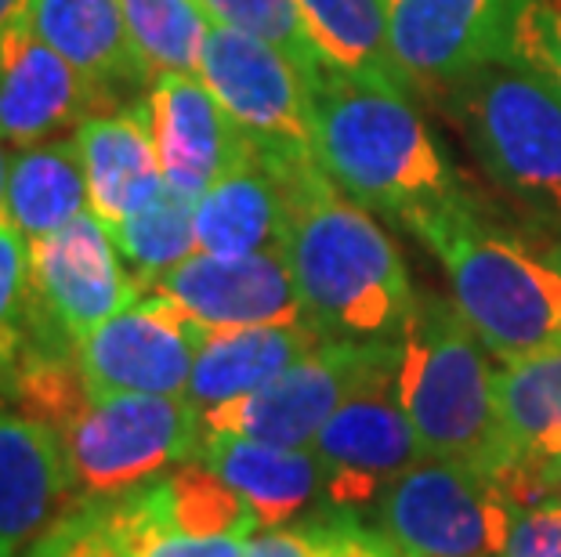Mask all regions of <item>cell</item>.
Instances as JSON below:
<instances>
[{
    "mask_svg": "<svg viewBox=\"0 0 561 557\" xmlns=\"http://www.w3.org/2000/svg\"><path fill=\"white\" fill-rule=\"evenodd\" d=\"M283 260L305 318L333 340H399L416 290L391 235L327 171L290 177Z\"/></svg>",
    "mask_w": 561,
    "mask_h": 557,
    "instance_id": "1",
    "label": "cell"
},
{
    "mask_svg": "<svg viewBox=\"0 0 561 557\" xmlns=\"http://www.w3.org/2000/svg\"><path fill=\"white\" fill-rule=\"evenodd\" d=\"M305 88L319 167L359 207L410 224L463 193L413 94L330 62Z\"/></svg>",
    "mask_w": 561,
    "mask_h": 557,
    "instance_id": "2",
    "label": "cell"
},
{
    "mask_svg": "<svg viewBox=\"0 0 561 557\" xmlns=\"http://www.w3.org/2000/svg\"><path fill=\"white\" fill-rule=\"evenodd\" d=\"M405 229L442 260L453 304L489 355L507 362L561 340V271L485 224L468 193L416 214Z\"/></svg>",
    "mask_w": 561,
    "mask_h": 557,
    "instance_id": "3",
    "label": "cell"
},
{
    "mask_svg": "<svg viewBox=\"0 0 561 557\" xmlns=\"http://www.w3.org/2000/svg\"><path fill=\"white\" fill-rule=\"evenodd\" d=\"M399 398L427 460L493 481L507 464L485 344L453 301L416 293L399 334Z\"/></svg>",
    "mask_w": 561,
    "mask_h": 557,
    "instance_id": "4",
    "label": "cell"
},
{
    "mask_svg": "<svg viewBox=\"0 0 561 557\" xmlns=\"http://www.w3.org/2000/svg\"><path fill=\"white\" fill-rule=\"evenodd\" d=\"M442 91L482 171L522 204L561 218V91L518 62L474 69Z\"/></svg>",
    "mask_w": 561,
    "mask_h": 557,
    "instance_id": "5",
    "label": "cell"
},
{
    "mask_svg": "<svg viewBox=\"0 0 561 557\" xmlns=\"http://www.w3.org/2000/svg\"><path fill=\"white\" fill-rule=\"evenodd\" d=\"M62 442L77 503L116 500L196 456L203 417L188 398L91 395L88 387L47 423Z\"/></svg>",
    "mask_w": 561,
    "mask_h": 557,
    "instance_id": "6",
    "label": "cell"
},
{
    "mask_svg": "<svg viewBox=\"0 0 561 557\" xmlns=\"http://www.w3.org/2000/svg\"><path fill=\"white\" fill-rule=\"evenodd\" d=\"M199 77L279 182L319 171L305 77L279 47L210 22Z\"/></svg>",
    "mask_w": 561,
    "mask_h": 557,
    "instance_id": "7",
    "label": "cell"
},
{
    "mask_svg": "<svg viewBox=\"0 0 561 557\" xmlns=\"http://www.w3.org/2000/svg\"><path fill=\"white\" fill-rule=\"evenodd\" d=\"M141 293L113 232L94 210L30 240L33 337L41 355H77V344Z\"/></svg>",
    "mask_w": 561,
    "mask_h": 557,
    "instance_id": "8",
    "label": "cell"
},
{
    "mask_svg": "<svg viewBox=\"0 0 561 557\" xmlns=\"http://www.w3.org/2000/svg\"><path fill=\"white\" fill-rule=\"evenodd\" d=\"M511 500L449 460H421L380 496V532L402 557H500Z\"/></svg>",
    "mask_w": 561,
    "mask_h": 557,
    "instance_id": "9",
    "label": "cell"
},
{
    "mask_svg": "<svg viewBox=\"0 0 561 557\" xmlns=\"http://www.w3.org/2000/svg\"><path fill=\"white\" fill-rule=\"evenodd\" d=\"M396 355L399 340L327 337L290 370H283L276 381L229 402V406L203 413V431L243 434L286 449H312L322 423L341 409V402Z\"/></svg>",
    "mask_w": 561,
    "mask_h": 557,
    "instance_id": "10",
    "label": "cell"
},
{
    "mask_svg": "<svg viewBox=\"0 0 561 557\" xmlns=\"http://www.w3.org/2000/svg\"><path fill=\"white\" fill-rule=\"evenodd\" d=\"M312 453L322 471V496L337 511L380 500L424 456L399 398V355L363 381L322 423Z\"/></svg>",
    "mask_w": 561,
    "mask_h": 557,
    "instance_id": "11",
    "label": "cell"
},
{
    "mask_svg": "<svg viewBox=\"0 0 561 557\" xmlns=\"http://www.w3.org/2000/svg\"><path fill=\"white\" fill-rule=\"evenodd\" d=\"M529 0H385L391 58L416 91L449 88L474 69L515 62Z\"/></svg>",
    "mask_w": 561,
    "mask_h": 557,
    "instance_id": "12",
    "label": "cell"
},
{
    "mask_svg": "<svg viewBox=\"0 0 561 557\" xmlns=\"http://www.w3.org/2000/svg\"><path fill=\"white\" fill-rule=\"evenodd\" d=\"M203 326L160 293H141L124 312L77 344V365L91 395L185 398Z\"/></svg>",
    "mask_w": 561,
    "mask_h": 557,
    "instance_id": "13",
    "label": "cell"
},
{
    "mask_svg": "<svg viewBox=\"0 0 561 557\" xmlns=\"http://www.w3.org/2000/svg\"><path fill=\"white\" fill-rule=\"evenodd\" d=\"M146 293H160L203 329L268 326L305 318L301 293L283 254L218 257L196 251L182 265L152 282Z\"/></svg>",
    "mask_w": 561,
    "mask_h": 557,
    "instance_id": "14",
    "label": "cell"
},
{
    "mask_svg": "<svg viewBox=\"0 0 561 557\" xmlns=\"http://www.w3.org/2000/svg\"><path fill=\"white\" fill-rule=\"evenodd\" d=\"M146 109L167 185L188 199H199L254 152L199 73H157Z\"/></svg>",
    "mask_w": 561,
    "mask_h": 557,
    "instance_id": "15",
    "label": "cell"
},
{
    "mask_svg": "<svg viewBox=\"0 0 561 557\" xmlns=\"http://www.w3.org/2000/svg\"><path fill=\"white\" fill-rule=\"evenodd\" d=\"M105 113L102 94L30 22L0 40V141L30 149Z\"/></svg>",
    "mask_w": 561,
    "mask_h": 557,
    "instance_id": "16",
    "label": "cell"
},
{
    "mask_svg": "<svg viewBox=\"0 0 561 557\" xmlns=\"http://www.w3.org/2000/svg\"><path fill=\"white\" fill-rule=\"evenodd\" d=\"M73 503L55 428L0 402V557H22Z\"/></svg>",
    "mask_w": 561,
    "mask_h": 557,
    "instance_id": "17",
    "label": "cell"
},
{
    "mask_svg": "<svg viewBox=\"0 0 561 557\" xmlns=\"http://www.w3.org/2000/svg\"><path fill=\"white\" fill-rule=\"evenodd\" d=\"M73 138L83 160V174H88L91 210L110 229L135 218L138 210L157 204L167 193L146 94L127 105H116V109L88 116L73 130Z\"/></svg>",
    "mask_w": 561,
    "mask_h": 557,
    "instance_id": "18",
    "label": "cell"
},
{
    "mask_svg": "<svg viewBox=\"0 0 561 557\" xmlns=\"http://www.w3.org/2000/svg\"><path fill=\"white\" fill-rule=\"evenodd\" d=\"M26 22L80 69L105 105L121 91H149L152 73L130 40L124 0H30Z\"/></svg>",
    "mask_w": 561,
    "mask_h": 557,
    "instance_id": "19",
    "label": "cell"
},
{
    "mask_svg": "<svg viewBox=\"0 0 561 557\" xmlns=\"http://www.w3.org/2000/svg\"><path fill=\"white\" fill-rule=\"evenodd\" d=\"M327 340L308 318L268 326H236V329H203L193 381L185 398L203 413L229 406L250 391L276 381L297 359Z\"/></svg>",
    "mask_w": 561,
    "mask_h": 557,
    "instance_id": "20",
    "label": "cell"
},
{
    "mask_svg": "<svg viewBox=\"0 0 561 557\" xmlns=\"http://www.w3.org/2000/svg\"><path fill=\"white\" fill-rule=\"evenodd\" d=\"M196 456L243 496L261 529L294 525L322 492V471L312 449H286L243 434L203 431Z\"/></svg>",
    "mask_w": 561,
    "mask_h": 557,
    "instance_id": "21",
    "label": "cell"
},
{
    "mask_svg": "<svg viewBox=\"0 0 561 557\" xmlns=\"http://www.w3.org/2000/svg\"><path fill=\"white\" fill-rule=\"evenodd\" d=\"M290 229L286 185L254 152L196 199V243L203 254H283Z\"/></svg>",
    "mask_w": 561,
    "mask_h": 557,
    "instance_id": "22",
    "label": "cell"
},
{
    "mask_svg": "<svg viewBox=\"0 0 561 557\" xmlns=\"http://www.w3.org/2000/svg\"><path fill=\"white\" fill-rule=\"evenodd\" d=\"M493 406L507 464L547 467L561 460V340L500 362L493 370Z\"/></svg>",
    "mask_w": 561,
    "mask_h": 557,
    "instance_id": "23",
    "label": "cell"
},
{
    "mask_svg": "<svg viewBox=\"0 0 561 557\" xmlns=\"http://www.w3.org/2000/svg\"><path fill=\"white\" fill-rule=\"evenodd\" d=\"M83 210H91V196L73 135L11 149L4 214L26 235V243L58 232Z\"/></svg>",
    "mask_w": 561,
    "mask_h": 557,
    "instance_id": "24",
    "label": "cell"
},
{
    "mask_svg": "<svg viewBox=\"0 0 561 557\" xmlns=\"http://www.w3.org/2000/svg\"><path fill=\"white\" fill-rule=\"evenodd\" d=\"M152 503L171 529L185 532L196 539H250L261 532L257 514L250 503L232 489L221 474H214L199 456L171 467L160 478L141 485Z\"/></svg>",
    "mask_w": 561,
    "mask_h": 557,
    "instance_id": "25",
    "label": "cell"
},
{
    "mask_svg": "<svg viewBox=\"0 0 561 557\" xmlns=\"http://www.w3.org/2000/svg\"><path fill=\"white\" fill-rule=\"evenodd\" d=\"M297 4H301L308 33L330 66L413 94L391 58L385 0H297Z\"/></svg>",
    "mask_w": 561,
    "mask_h": 557,
    "instance_id": "26",
    "label": "cell"
},
{
    "mask_svg": "<svg viewBox=\"0 0 561 557\" xmlns=\"http://www.w3.org/2000/svg\"><path fill=\"white\" fill-rule=\"evenodd\" d=\"M110 232L130 271V279H135L138 293H146L163 271H171L174 265H182L185 257H193L199 251L196 199L174 193V188L167 185V193L157 204L138 210L135 218L121 221Z\"/></svg>",
    "mask_w": 561,
    "mask_h": 557,
    "instance_id": "27",
    "label": "cell"
},
{
    "mask_svg": "<svg viewBox=\"0 0 561 557\" xmlns=\"http://www.w3.org/2000/svg\"><path fill=\"white\" fill-rule=\"evenodd\" d=\"M130 40L149 73H199L210 19L199 0H124Z\"/></svg>",
    "mask_w": 561,
    "mask_h": 557,
    "instance_id": "28",
    "label": "cell"
},
{
    "mask_svg": "<svg viewBox=\"0 0 561 557\" xmlns=\"http://www.w3.org/2000/svg\"><path fill=\"white\" fill-rule=\"evenodd\" d=\"M33 359H41V351L33 337L30 243L8 214H0V395H15Z\"/></svg>",
    "mask_w": 561,
    "mask_h": 557,
    "instance_id": "29",
    "label": "cell"
},
{
    "mask_svg": "<svg viewBox=\"0 0 561 557\" xmlns=\"http://www.w3.org/2000/svg\"><path fill=\"white\" fill-rule=\"evenodd\" d=\"M199 4L207 11V19L218 22V26L250 33V37L279 47L297 66V73L305 77V84L327 62L312 40V33H308L305 11L297 0H199Z\"/></svg>",
    "mask_w": 561,
    "mask_h": 557,
    "instance_id": "30",
    "label": "cell"
},
{
    "mask_svg": "<svg viewBox=\"0 0 561 557\" xmlns=\"http://www.w3.org/2000/svg\"><path fill=\"white\" fill-rule=\"evenodd\" d=\"M110 514L130 557H243L247 539H196L171 529L152 511L146 489L110 500Z\"/></svg>",
    "mask_w": 561,
    "mask_h": 557,
    "instance_id": "31",
    "label": "cell"
},
{
    "mask_svg": "<svg viewBox=\"0 0 561 557\" xmlns=\"http://www.w3.org/2000/svg\"><path fill=\"white\" fill-rule=\"evenodd\" d=\"M22 557H130L116 536L110 500L73 503Z\"/></svg>",
    "mask_w": 561,
    "mask_h": 557,
    "instance_id": "32",
    "label": "cell"
},
{
    "mask_svg": "<svg viewBox=\"0 0 561 557\" xmlns=\"http://www.w3.org/2000/svg\"><path fill=\"white\" fill-rule=\"evenodd\" d=\"M515 62L561 91V0H529L515 30Z\"/></svg>",
    "mask_w": 561,
    "mask_h": 557,
    "instance_id": "33",
    "label": "cell"
},
{
    "mask_svg": "<svg viewBox=\"0 0 561 557\" xmlns=\"http://www.w3.org/2000/svg\"><path fill=\"white\" fill-rule=\"evenodd\" d=\"M511 536L500 557H561V503H511Z\"/></svg>",
    "mask_w": 561,
    "mask_h": 557,
    "instance_id": "34",
    "label": "cell"
},
{
    "mask_svg": "<svg viewBox=\"0 0 561 557\" xmlns=\"http://www.w3.org/2000/svg\"><path fill=\"white\" fill-rule=\"evenodd\" d=\"M30 15V0H0V40L8 37L11 30H19Z\"/></svg>",
    "mask_w": 561,
    "mask_h": 557,
    "instance_id": "35",
    "label": "cell"
},
{
    "mask_svg": "<svg viewBox=\"0 0 561 557\" xmlns=\"http://www.w3.org/2000/svg\"><path fill=\"white\" fill-rule=\"evenodd\" d=\"M8 163H11V152L8 146L0 141V214H4V185H8Z\"/></svg>",
    "mask_w": 561,
    "mask_h": 557,
    "instance_id": "36",
    "label": "cell"
},
{
    "mask_svg": "<svg viewBox=\"0 0 561 557\" xmlns=\"http://www.w3.org/2000/svg\"><path fill=\"white\" fill-rule=\"evenodd\" d=\"M547 485H551L554 500L561 503V460H554V464H547Z\"/></svg>",
    "mask_w": 561,
    "mask_h": 557,
    "instance_id": "37",
    "label": "cell"
},
{
    "mask_svg": "<svg viewBox=\"0 0 561 557\" xmlns=\"http://www.w3.org/2000/svg\"><path fill=\"white\" fill-rule=\"evenodd\" d=\"M543 257L551 260V265L561 271V240H551V243H547V246H543Z\"/></svg>",
    "mask_w": 561,
    "mask_h": 557,
    "instance_id": "38",
    "label": "cell"
}]
</instances>
